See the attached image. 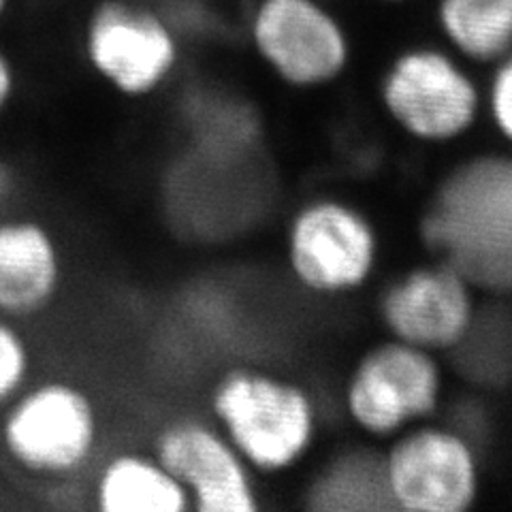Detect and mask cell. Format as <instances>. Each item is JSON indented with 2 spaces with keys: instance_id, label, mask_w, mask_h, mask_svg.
Returning a JSON list of instances; mask_svg holds the SVG:
<instances>
[{
  "instance_id": "obj_1",
  "label": "cell",
  "mask_w": 512,
  "mask_h": 512,
  "mask_svg": "<svg viewBox=\"0 0 512 512\" xmlns=\"http://www.w3.org/2000/svg\"><path fill=\"white\" fill-rule=\"evenodd\" d=\"M207 414L259 478L301 466L320 431L314 395L297 380L256 365H235L216 376Z\"/></svg>"
},
{
  "instance_id": "obj_2",
  "label": "cell",
  "mask_w": 512,
  "mask_h": 512,
  "mask_svg": "<svg viewBox=\"0 0 512 512\" xmlns=\"http://www.w3.org/2000/svg\"><path fill=\"white\" fill-rule=\"evenodd\" d=\"M425 229L438 259L474 288L512 293V156L459 167L431 203Z\"/></svg>"
},
{
  "instance_id": "obj_3",
  "label": "cell",
  "mask_w": 512,
  "mask_h": 512,
  "mask_svg": "<svg viewBox=\"0 0 512 512\" xmlns=\"http://www.w3.org/2000/svg\"><path fill=\"white\" fill-rule=\"evenodd\" d=\"M105 416L99 399L71 376L32 378L0 410V455L39 483H69L99 455Z\"/></svg>"
},
{
  "instance_id": "obj_4",
  "label": "cell",
  "mask_w": 512,
  "mask_h": 512,
  "mask_svg": "<svg viewBox=\"0 0 512 512\" xmlns=\"http://www.w3.org/2000/svg\"><path fill=\"white\" fill-rule=\"evenodd\" d=\"M378 99L408 137L431 146L463 139L483 114V86L474 67L440 41L395 52L380 75Z\"/></svg>"
},
{
  "instance_id": "obj_5",
  "label": "cell",
  "mask_w": 512,
  "mask_h": 512,
  "mask_svg": "<svg viewBox=\"0 0 512 512\" xmlns=\"http://www.w3.org/2000/svg\"><path fill=\"white\" fill-rule=\"evenodd\" d=\"M340 7L329 0H256L248 18L252 52L286 88L310 92L333 86L355 58Z\"/></svg>"
},
{
  "instance_id": "obj_6",
  "label": "cell",
  "mask_w": 512,
  "mask_h": 512,
  "mask_svg": "<svg viewBox=\"0 0 512 512\" xmlns=\"http://www.w3.org/2000/svg\"><path fill=\"white\" fill-rule=\"evenodd\" d=\"M284 261L306 293L342 297L372 280L380 237L359 207L335 197L303 203L286 224Z\"/></svg>"
},
{
  "instance_id": "obj_7",
  "label": "cell",
  "mask_w": 512,
  "mask_h": 512,
  "mask_svg": "<svg viewBox=\"0 0 512 512\" xmlns=\"http://www.w3.org/2000/svg\"><path fill=\"white\" fill-rule=\"evenodd\" d=\"M444 395L438 355L397 340L376 344L352 367L342 391L348 421L374 440H391L431 421Z\"/></svg>"
},
{
  "instance_id": "obj_8",
  "label": "cell",
  "mask_w": 512,
  "mask_h": 512,
  "mask_svg": "<svg viewBox=\"0 0 512 512\" xmlns=\"http://www.w3.org/2000/svg\"><path fill=\"white\" fill-rule=\"evenodd\" d=\"M391 508L404 512H466L480 495V459L461 429L419 423L391 438L380 457Z\"/></svg>"
},
{
  "instance_id": "obj_9",
  "label": "cell",
  "mask_w": 512,
  "mask_h": 512,
  "mask_svg": "<svg viewBox=\"0 0 512 512\" xmlns=\"http://www.w3.org/2000/svg\"><path fill=\"white\" fill-rule=\"evenodd\" d=\"M84 56L101 84L126 101H148L180 67L173 26L137 5L103 3L84 30Z\"/></svg>"
},
{
  "instance_id": "obj_10",
  "label": "cell",
  "mask_w": 512,
  "mask_h": 512,
  "mask_svg": "<svg viewBox=\"0 0 512 512\" xmlns=\"http://www.w3.org/2000/svg\"><path fill=\"white\" fill-rule=\"evenodd\" d=\"M150 451L178 478L192 512H256L263 508L259 476L210 416H169L154 429Z\"/></svg>"
},
{
  "instance_id": "obj_11",
  "label": "cell",
  "mask_w": 512,
  "mask_h": 512,
  "mask_svg": "<svg viewBox=\"0 0 512 512\" xmlns=\"http://www.w3.org/2000/svg\"><path fill=\"white\" fill-rule=\"evenodd\" d=\"M476 288L444 261L419 265L384 286L378 318L389 338L442 355L461 348L476 327Z\"/></svg>"
},
{
  "instance_id": "obj_12",
  "label": "cell",
  "mask_w": 512,
  "mask_h": 512,
  "mask_svg": "<svg viewBox=\"0 0 512 512\" xmlns=\"http://www.w3.org/2000/svg\"><path fill=\"white\" fill-rule=\"evenodd\" d=\"M67 282L60 237L43 218L0 214V316L30 323L50 312Z\"/></svg>"
},
{
  "instance_id": "obj_13",
  "label": "cell",
  "mask_w": 512,
  "mask_h": 512,
  "mask_svg": "<svg viewBox=\"0 0 512 512\" xmlns=\"http://www.w3.org/2000/svg\"><path fill=\"white\" fill-rule=\"evenodd\" d=\"M88 495L101 512H192L184 487L150 448H120L105 457Z\"/></svg>"
},
{
  "instance_id": "obj_14",
  "label": "cell",
  "mask_w": 512,
  "mask_h": 512,
  "mask_svg": "<svg viewBox=\"0 0 512 512\" xmlns=\"http://www.w3.org/2000/svg\"><path fill=\"white\" fill-rule=\"evenodd\" d=\"M438 41L474 69L512 52V0H427Z\"/></svg>"
},
{
  "instance_id": "obj_15",
  "label": "cell",
  "mask_w": 512,
  "mask_h": 512,
  "mask_svg": "<svg viewBox=\"0 0 512 512\" xmlns=\"http://www.w3.org/2000/svg\"><path fill=\"white\" fill-rule=\"evenodd\" d=\"M310 506L320 510L391 508L382 480L380 457L350 453L335 459L308 489Z\"/></svg>"
},
{
  "instance_id": "obj_16",
  "label": "cell",
  "mask_w": 512,
  "mask_h": 512,
  "mask_svg": "<svg viewBox=\"0 0 512 512\" xmlns=\"http://www.w3.org/2000/svg\"><path fill=\"white\" fill-rule=\"evenodd\" d=\"M37 355L22 323L0 316V410L35 378Z\"/></svg>"
},
{
  "instance_id": "obj_17",
  "label": "cell",
  "mask_w": 512,
  "mask_h": 512,
  "mask_svg": "<svg viewBox=\"0 0 512 512\" xmlns=\"http://www.w3.org/2000/svg\"><path fill=\"white\" fill-rule=\"evenodd\" d=\"M483 86V111L493 131L512 148V52L487 69Z\"/></svg>"
},
{
  "instance_id": "obj_18",
  "label": "cell",
  "mask_w": 512,
  "mask_h": 512,
  "mask_svg": "<svg viewBox=\"0 0 512 512\" xmlns=\"http://www.w3.org/2000/svg\"><path fill=\"white\" fill-rule=\"evenodd\" d=\"M20 92V75L9 54L0 47V120H3L15 105Z\"/></svg>"
},
{
  "instance_id": "obj_19",
  "label": "cell",
  "mask_w": 512,
  "mask_h": 512,
  "mask_svg": "<svg viewBox=\"0 0 512 512\" xmlns=\"http://www.w3.org/2000/svg\"><path fill=\"white\" fill-rule=\"evenodd\" d=\"M18 192V171L5 158H0V214H7V205Z\"/></svg>"
},
{
  "instance_id": "obj_20",
  "label": "cell",
  "mask_w": 512,
  "mask_h": 512,
  "mask_svg": "<svg viewBox=\"0 0 512 512\" xmlns=\"http://www.w3.org/2000/svg\"><path fill=\"white\" fill-rule=\"evenodd\" d=\"M374 5L380 7H389V9H404V7H412L416 3H421V0H370Z\"/></svg>"
},
{
  "instance_id": "obj_21",
  "label": "cell",
  "mask_w": 512,
  "mask_h": 512,
  "mask_svg": "<svg viewBox=\"0 0 512 512\" xmlns=\"http://www.w3.org/2000/svg\"><path fill=\"white\" fill-rule=\"evenodd\" d=\"M7 3H9V0H0V18H3V13L7 9Z\"/></svg>"
},
{
  "instance_id": "obj_22",
  "label": "cell",
  "mask_w": 512,
  "mask_h": 512,
  "mask_svg": "<svg viewBox=\"0 0 512 512\" xmlns=\"http://www.w3.org/2000/svg\"><path fill=\"white\" fill-rule=\"evenodd\" d=\"M329 3H338V5H342V3H346V0H329Z\"/></svg>"
}]
</instances>
